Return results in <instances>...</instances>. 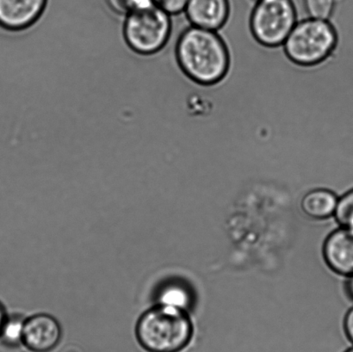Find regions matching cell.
Masks as SVG:
<instances>
[{
  "label": "cell",
  "instance_id": "52a82bcc",
  "mask_svg": "<svg viewBox=\"0 0 353 352\" xmlns=\"http://www.w3.org/2000/svg\"><path fill=\"white\" fill-rule=\"evenodd\" d=\"M230 0H188L183 13L190 25L219 31L231 14Z\"/></svg>",
  "mask_w": 353,
  "mask_h": 352
},
{
  "label": "cell",
  "instance_id": "7c38bea8",
  "mask_svg": "<svg viewBox=\"0 0 353 352\" xmlns=\"http://www.w3.org/2000/svg\"><path fill=\"white\" fill-rule=\"evenodd\" d=\"M26 318L19 313L7 316L0 332V344L9 350L23 346V326Z\"/></svg>",
  "mask_w": 353,
  "mask_h": 352
},
{
  "label": "cell",
  "instance_id": "30bf717a",
  "mask_svg": "<svg viewBox=\"0 0 353 352\" xmlns=\"http://www.w3.org/2000/svg\"><path fill=\"white\" fill-rule=\"evenodd\" d=\"M338 202L337 196L330 189H316L303 196L301 206L307 216L323 220L334 215Z\"/></svg>",
  "mask_w": 353,
  "mask_h": 352
},
{
  "label": "cell",
  "instance_id": "ba28073f",
  "mask_svg": "<svg viewBox=\"0 0 353 352\" xmlns=\"http://www.w3.org/2000/svg\"><path fill=\"white\" fill-rule=\"evenodd\" d=\"M46 5L47 0H0V28L26 30L40 19Z\"/></svg>",
  "mask_w": 353,
  "mask_h": 352
},
{
  "label": "cell",
  "instance_id": "ac0fdd59",
  "mask_svg": "<svg viewBox=\"0 0 353 352\" xmlns=\"http://www.w3.org/2000/svg\"><path fill=\"white\" fill-rule=\"evenodd\" d=\"M7 316L8 315H7L5 307H3L2 303L0 302V332H1L2 327L3 324L6 322Z\"/></svg>",
  "mask_w": 353,
  "mask_h": 352
},
{
  "label": "cell",
  "instance_id": "8fae6325",
  "mask_svg": "<svg viewBox=\"0 0 353 352\" xmlns=\"http://www.w3.org/2000/svg\"><path fill=\"white\" fill-rule=\"evenodd\" d=\"M157 304L172 307V308L185 310L192 304V295L188 289L176 282L161 286L157 296Z\"/></svg>",
  "mask_w": 353,
  "mask_h": 352
},
{
  "label": "cell",
  "instance_id": "e0dca14e",
  "mask_svg": "<svg viewBox=\"0 0 353 352\" xmlns=\"http://www.w3.org/2000/svg\"><path fill=\"white\" fill-rule=\"evenodd\" d=\"M344 331L345 336L353 344V307L349 309L344 320Z\"/></svg>",
  "mask_w": 353,
  "mask_h": 352
},
{
  "label": "cell",
  "instance_id": "3957f363",
  "mask_svg": "<svg viewBox=\"0 0 353 352\" xmlns=\"http://www.w3.org/2000/svg\"><path fill=\"white\" fill-rule=\"evenodd\" d=\"M338 41L337 30L330 21L306 17L299 20L281 48L292 63L314 67L334 54Z\"/></svg>",
  "mask_w": 353,
  "mask_h": 352
},
{
  "label": "cell",
  "instance_id": "ffe728a7",
  "mask_svg": "<svg viewBox=\"0 0 353 352\" xmlns=\"http://www.w3.org/2000/svg\"><path fill=\"white\" fill-rule=\"evenodd\" d=\"M344 352H353V346L348 348V349L345 350Z\"/></svg>",
  "mask_w": 353,
  "mask_h": 352
},
{
  "label": "cell",
  "instance_id": "9c48e42d",
  "mask_svg": "<svg viewBox=\"0 0 353 352\" xmlns=\"http://www.w3.org/2000/svg\"><path fill=\"white\" fill-rule=\"evenodd\" d=\"M323 254L328 267L335 273L353 275V229L341 227L325 241Z\"/></svg>",
  "mask_w": 353,
  "mask_h": 352
},
{
  "label": "cell",
  "instance_id": "9a60e30c",
  "mask_svg": "<svg viewBox=\"0 0 353 352\" xmlns=\"http://www.w3.org/2000/svg\"><path fill=\"white\" fill-rule=\"evenodd\" d=\"M116 12L126 16L136 10L154 6V0H107Z\"/></svg>",
  "mask_w": 353,
  "mask_h": 352
},
{
  "label": "cell",
  "instance_id": "2e32d148",
  "mask_svg": "<svg viewBox=\"0 0 353 352\" xmlns=\"http://www.w3.org/2000/svg\"><path fill=\"white\" fill-rule=\"evenodd\" d=\"M188 0H154L155 6L164 10L171 16L179 15L183 13Z\"/></svg>",
  "mask_w": 353,
  "mask_h": 352
},
{
  "label": "cell",
  "instance_id": "8992f818",
  "mask_svg": "<svg viewBox=\"0 0 353 352\" xmlns=\"http://www.w3.org/2000/svg\"><path fill=\"white\" fill-rule=\"evenodd\" d=\"M62 336L60 324L47 313L26 319L23 326V346L32 352H50L60 344Z\"/></svg>",
  "mask_w": 353,
  "mask_h": 352
},
{
  "label": "cell",
  "instance_id": "7a4b0ae2",
  "mask_svg": "<svg viewBox=\"0 0 353 352\" xmlns=\"http://www.w3.org/2000/svg\"><path fill=\"white\" fill-rule=\"evenodd\" d=\"M194 329L185 310L157 304L138 320L136 335L148 352H181L192 342Z\"/></svg>",
  "mask_w": 353,
  "mask_h": 352
},
{
  "label": "cell",
  "instance_id": "5bb4252c",
  "mask_svg": "<svg viewBox=\"0 0 353 352\" xmlns=\"http://www.w3.org/2000/svg\"><path fill=\"white\" fill-rule=\"evenodd\" d=\"M334 215L341 227L353 229V189L339 199Z\"/></svg>",
  "mask_w": 353,
  "mask_h": 352
},
{
  "label": "cell",
  "instance_id": "4fadbf2b",
  "mask_svg": "<svg viewBox=\"0 0 353 352\" xmlns=\"http://www.w3.org/2000/svg\"><path fill=\"white\" fill-rule=\"evenodd\" d=\"M307 17L330 21L336 10V0H303Z\"/></svg>",
  "mask_w": 353,
  "mask_h": 352
},
{
  "label": "cell",
  "instance_id": "6da1fadb",
  "mask_svg": "<svg viewBox=\"0 0 353 352\" xmlns=\"http://www.w3.org/2000/svg\"><path fill=\"white\" fill-rule=\"evenodd\" d=\"M175 57L180 70L195 84L216 85L230 68V53L218 31L190 25L179 34Z\"/></svg>",
  "mask_w": 353,
  "mask_h": 352
},
{
  "label": "cell",
  "instance_id": "d6986e66",
  "mask_svg": "<svg viewBox=\"0 0 353 352\" xmlns=\"http://www.w3.org/2000/svg\"><path fill=\"white\" fill-rule=\"evenodd\" d=\"M347 293L352 301H353V275L348 277V281L347 282Z\"/></svg>",
  "mask_w": 353,
  "mask_h": 352
},
{
  "label": "cell",
  "instance_id": "5b68a950",
  "mask_svg": "<svg viewBox=\"0 0 353 352\" xmlns=\"http://www.w3.org/2000/svg\"><path fill=\"white\" fill-rule=\"evenodd\" d=\"M172 31V16L155 5L128 14L123 24L128 46L143 55L161 51L170 40Z\"/></svg>",
  "mask_w": 353,
  "mask_h": 352
},
{
  "label": "cell",
  "instance_id": "277c9868",
  "mask_svg": "<svg viewBox=\"0 0 353 352\" xmlns=\"http://www.w3.org/2000/svg\"><path fill=\"white\" fill-rule=\"evenodd\" d=\"M299 20L293 0H256L249 14L248 25L259 44L279 48Z\"/></svg>",
  "mask_w": 353,
  "mask_h": 352
}]
</instances>
